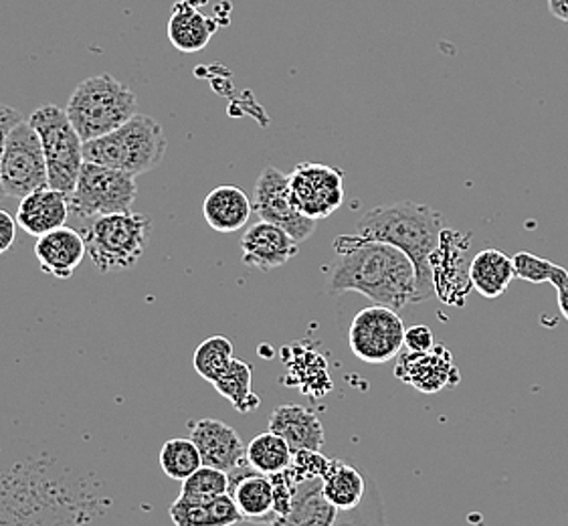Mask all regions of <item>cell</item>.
Masks as SVG:
<instances>
[{
	"mask_svg": "<svg viewBox=\"0 0 568 526\" xmlns=\"http://www.w3.org/2000/svg\"><path fill=\"white\" fill-rule=\"evenodd\" d=\"M0 186L4 196L24 199L49 186L45 152L29 120H21L7 138L0 162Z\"/></svg>",
	"mask_w": 568,
	"mask_h": 526,
	"instance_id": "9c48e42d",
	"label": "cell"
},
{
	"mask_svg": "<svg viewBox=\"0 0 568 526\" xmlns=\"http://www.w3.org/2000/svg\"><path fill=\"white\" fill-rule=\"evenodd\" d=\"M83 142L112 134L138 114L136 93L110 73L81 81L65 105Z\"/></svg>",
	"mask_w": 568,
	"mask_h": 526,
	"instance_id": "277c9868",
	"label": "cell"
},
{
	"mask_svg": "<svg viewBox=\"0 0 568 526\" xmlns=\"http://www.w3.org/2000/svg\"><path fill=\"white\" fill-rule=\"evenodd\" d=\"M558 297V310H560V314L567 318L568 322V282L562 287H558L557 290Z\"/></svg>",
	"mask_w": 568,
	"mask_h": 526,
	"instance_id": "d590c367",
	"label": "cell"
},
{
	"mask_svg": "<svg viewBox=\"0 0 568 526\" xmlns=\"http://www.w3.org/2000/svg\"><path fill=\"white\" fill-rule=\"evenodd\" d=\"M191 439L199 447L203 466L233 472L247 462V446L241 435L219 419H199L191 422Z\"/></svg>",
	"mask_w": 568,
	"mask_h": 526,
	"instance_id": "5bb4252c",
	"label": "cell"
},
{
	"mask_svg": "<svg viewBox=\"0 0 568 526\" xmlns=\"http://www.w3.org/2000/svg\"><path fill=\"white\" fill-rule=\"evenodd\" d=\"M253 213L260 221H267L277 227L287 231L297 243L310 240L316 233L314 219L306 218L297 209L292 189H290V174L277 171L275 166H265L255 189H253Z\"/></svg>",
	"mask_w": 568,
	"mask_h": 526,
	"instance_id": "8fae6325",
	"label": "cell"
},
{
	"mask_svg": "<svg viewBox=\"0 0 568 526\" xmlns=\"http://www.w3.org/2000/svg\"><path fill=\"white\" fill-rule=\"evenodd\" d=\"M233 343L227 336H211L196 346L193 355L194 371L199 377L205 378L206 383H215L227 366L233 363Z\"/></svg>",
	"mask_w": 568,
	"mask_h": 526,
	"instance_id": "83f0119b",
	"label": "cell"
},
{
	"mask_svg": "<svg viewBox=\"0 0 568 526\" xmlns=\"http://www.w3.org/2000/svg\"><path fill=\"white\" fill-rule=\"evenodd\" d=\"M548 11L558 21L568 24V0H548Z\"/></svg>",
	"mask_w": 568,
	"mask_h": 526,
	"instance_id": "e575fe53",
	"label": "cell"
},
{
	"mask_svg": "<svg viewBox=\"0 0 568 526\" xmlns=\"http://www.w3.org/2000/svg\"><path fill=\"white\" fill-rule=\"evenodd\" d=\"M332 458H326L324 454L314 452V449H302L294 454L292 462V472L296 476L297 482L310 481V478H324V474L328 472Z\"/></svg>",
	"mask_w": 568,
	"mask_h": 526,
	"instance_id": "4dcf8cb0",
	"label": "cell"
},
{
	"mask_svg": "<svg viewBox=\"0 0 568 526\" xmlns=\"http://www.w3.org/2000/svg\"><path fill=\"white\" fill-rule=\"evenodd\" d=\"M88 255V245L80 231L71 227H59L37 237L34 257L41 272L53 275L58 280H69L80 267L83 257Z\"/></svg>",
	"mask_w": 568,
	"mask_h": 526,
	"instance_id": "e0dca14e",
	"label": "cell"
},
{
	"mask_svg": "<svg viewBox=\"0 0 568 526\" xmlns=\"http://www.w3.org/2000/svg\"><path fill=\"white\" fill-rule=\"evenodd\" d=\"M435 346V336L427 324H415L405 331V348L410 353H427Z\"/></svg>",
	"mask_w": 568,
	"mask_h": 526,
	"instance_id": "1f68e13d",
	"label": "cell"
},
{
	"mask_svg": "<svg viewBox=\"0 0 568 526\" xmlns=\"http://www.w3.org/2000/svg\"><path fill=\"white\" fill-rule=\"evenodd\" d=\"M69 215H71L69 196L58 189L45 186L21 199L14 219L24 233L41 237L49 231L63 227L68 223Z\"/></svg>",
	"mask_w": 568,
	"mask_h": 526,
	"instance_id": "ac0fdd59",
	"label": "cell"
},
{
	"mask_svg": "<svg viewBox=\"0 0 568 526\" xmlns=\"http://www.w3.org/2000/svg\"><path fill=\"white\" fill-rule=\"evenodd\" d=\"M29 124L33 127L45 152L49 186L71 195L85 159L83 140L71 124L68 112L55 103H45L34 110Z\"/></svg>",
	"mask_w": 568,
	"mask_h": 526,
	"instance_id": "52a82bcc",
	"label": "cell"
},
{
	"mask_svg": "<svg viewBox=\"0 0 568 526\" xmlns=\"http://www.w3.org/2000/svg\"><path fill=\"white\" fill-rule=\"evenodd\" d=\"M445 230V219L439 211L429 205L403 201L366 211L356 221L354 235L363 240L383 241L409 257L417 270V300L420 304L435 294L432 257L442 245Z\"/></svg>",
	"mask_w": 568,
	"mask_h": 526,
	"instance_id": "7a4b0ae2",
	"label": "cell"
},
{
	"mask_svg": "<svg viewBox=\"0 0 568 526\" xmlns=\"http://www.w3.org/2000/svg\"><path fill=\"white\" fill-rule=\"evenodd\" d=\"M514 262V272L516 277L530 284H552V286L562 287L568 282V270L562 265L538 257L535 253L520 252L511 257Z\"/></svg>",
	"mask_w": 568,
	"mask_h": 526,
	"instance_id": "f1b7e54d",
	"label": "cell"
},
{
	"mask_svg": "<svg viewBox=\"0 0 568 526\" xmlns=\"http://www.w3.org/2000/svg\"><path fill=\"white\" fill-rule=\"evenodd\" d=\"M169 515L174 526H233L243 523L237 504L229 493L209 503H194L179 496Z\"/></svg>",
	"mask_w": 568,
	"mask_h": 526,
	"instance_id": "7402d4cb",
	"label": "cell"
},
{
	"mask_svg": "<svg viewBox=\"0 0 568 526\" xmlns=\"http://www.w3.org/2000/svg\"><path fill=\"white\" fill-rule=\"evenodd\" d=\"M17 219L9 211L0 209V255L9 252L17 241Z\"/></svg>",
	"mask_w": 568,
	"mask_h": 526,
	"instance_id": "836d02e7",
	"label": "cell"
},
{
	"mask_svg": "<svg viewBox=\"0 0 568 526\" xmlns=\"http://www.w3.org/2000/svg\"><path fill=\"white\" fill-rule=\"evenodd\" d=\"M169 140L152 115L136 114L112 134L83 142V159L140 176L164 161Z\"/></svg>",
	"mask_w": 568,
	"mask_h": 526,
	"instance_id": "3957f363",
	"label": "cell"
},
{
	"mask_svg": "<svg viewBox=\"0 0 568 526\" xmlns=\"http://www.w3.org/2000/svg\"><path fill=\"white\" fill-rule=\"evenodd\" d=\"M516 277L514 262L506 253L494 247H486L476 253L469 262V282L479 296L498 297L508 290L511 280Z\"/></svg>",
	"mask_w": 568,
	"mask_h": 526,
	"instance_id": "603a6c76",
	"label": "cell"
},
{
	"mask_svg": "<svg viewBox=\"0 0 568 526\" xmlns=\"http://www.w3.org/2000/svg\"><path fill=\"white\" fill-rule=\"evenodd\" d=\"M297 252L300 243L287 231L267 221L253 223L241 237L243 263L260 272H272L282 267L290 260H294Z\"/></svg>",
	"mask_w": 568,
	"mask_h": 526,
	"instance_id": "9a60e30c",
	"label": "cell"
},
{
	"mask_svg": "<svg viewBox=\"0 0 568 526\" xmlns=\"http://www.w3.org/2000/svg\"><path fill=\"white\" fill-rule=\"evenodd\" d=\"M405 331V322L397 310L373 304L361 310L351 322L348 346L358 361L383 365L397 358L403 351Z\"/></svg>",
	"mask_w": 568,
	"mask_h": 526,
	"instance_id": "30bf717a",
	"label": "cell"
},
{
	"mask_svg": "<svg viewBox=\"0 0 568 526\" xmlns=\"http://www.w3.org/2000/svg\"><path fill=\"white\" fill-rule=\"evenodd\" d=\"M336 262L326 275V294L338 296L358 292L375 304L405 310L417 300V270L405 253L358 235H338L334 240Z\"/></svg>",
	"mask_w": 568,
	"mask_h": 526,
	"instance_id": "6da1fadb",
	"label": "cell"
},
{
	"mask_svg": "<svg viewBox=\"0 0 568 526\" xmlns=\"http://www.w3.org/2000/svg\"><path fill=\"white\" fill-rule=\"evenodd\" d=\"M253 381V368L245 361L233 358V363L227 366V371L216 378L213 383L216 393L237 409L240 413L255 412L260 407L262 399L251 390Z\"/></svg>",
	"mask_w": 568,
	"mask_h": 526,
	"instance_id": "d4e9b609",
	"label": "cell"
},
{
	"mask_svg": "<svg viewBox=\"0 0 568 526\" xmlns=\"http://www.w3.org/2000/svg\"><path fill=\"white\" fill-rule=\"evenodd\" d=\"M136 176L95 162H83L80 179L69 195V211L78 219H98L132 211Z\"/></svg>",
	"mask_w": 568,
	"mask_h": 526,
	"instance_id": "ba28073f",
	"label": "cell"
},
{
	"mask_svg": "<svg viewBox=\"0 0 568 526\" xmlns=\"http://www.w3.org/2000/svg\"><path fill=\"white\" fill-rule=\"evenodd\" d=\"M270 432L284 437L285 444L292 447L294 454L302 449L320 452L326 444L324 425L318 415L294 403H285L273 409L270 415Z\"/></svg>",
	"mask_w": 568,
	"mask_h": 526,
	"instance_id": "d6986e66",
	"label": "cell"
},
{
	"mask_svg": "<svg viewBox=\"0 0 568 526\" xmlns=\"http://www.w3.org/2000/svg\"><path fill=\"white\" fill-rule=\"evenodd\" d=\"M247 462L251 468L262 472L265 476L280 474L292 466L294 452L285 444L284 437L273 432L255 435L247 446Z\"/></svg>",
	"mask_w": 568,
	"mask_h": 526,
	"instance_id": "484cf974",
	"label": "cell"
},
{
	"mask_svg": "<svg viewBox=\"0 0 568 526\" xmlns=\"http://www.w3.org/2000/svg\"><path fill=\"white\" fill-rule=\"evenodd\" d=\"M23 120V115L19 110H14L7 103H0V162H2V154H4V146H7V138L11 134L12 128L17 127ZM4 199V191L0 186V201Z\"/></svg>",
	"mask_w": 568,
	"mask_h": 526,
	"instance_id": "d6a6232c",
	"label": "cell"
},
{
	"mask_svg": "<svg viewBox=\"0 0 568 526\" xmlns=\"http://www.w3.org/2000/svg\"><path fill=\"white\" fill-rule=\"evenodd\" d=\"M215 31V19L199 11L193 0H179L172 7L169 39L182 53L203 51L211 43Z\"/></svg>",
	"mask_w": 568,
	"mask_h": 526,
	"instance_id": "44dd1931",
	"label": "cell"
},
{
	"mask_svg": "<svg viewBox=\"0 0 568 526\" xmlns=\"http://www.w3.org/2000/svg\"><path fill=\"white\" fill-rule=\"evenodd\" d=\"M395 377L427 395L454 390L462 381L449 348L439 344H435L427 353L400 351L395 363Z\"/></svg>",
	"mask_w": 568,
	"mask_h": 526,
	"instance_id": "4fadbf2b",
	"label": "cell"
},
{
	"mask_svg": "<svg viewBox=\"0 0 568 526\" xmlns=\"http://www.w3.org/2000/svg\"><path fill=\"white\" fill-rule=\"evenodd\" d=\"M297 209L314 221L334 215L344 205V172L322 162H302L290 174Z\"/></svg>",
	"mask_w": 568,
	"mask_h": 526,
	"instance_id": "7c38bea8",
	"label": "cell"
},
{
	"mask_svg": "<svg viewBox=\"0 0 568 526\" xmlns=\"http://www.w3.org/2000/svg\"><path fill=\"white\" fill-rule=\"evenodd\" d=\"M160 468L174 482H184L203 466L199 447L191 437H171L160 449Z\"/></svg>",
	"mask_w": 568,
	"mask_h": 526,
	"instance_id": "4316f807",
	"label": "cell"
},
{
	"mask_svg": "<svg viewBox=\"0 0 568 526\" xmlns=\"http://www.w3.org/2000/svg\"><path fill=\"white\" fill-rule=\"evenodd\" d=\"M229 494L233 496L241 518L245 523L265 526L272 525L277 518L272 478L251 468L250 462L229 472Z\"/></svg>",
	"mask_w": 568,
	"mask_h": 526,
	"instance_id": "2e32d148",
	"label": "cell"
},
{
	"mask_svg": "<svg viewBox=\"0 0 568 526\" xmlns=\"http://www.w3.org/2000/svg\"><path fill=\"white\" fill-rule=\"evenodd\" d=\"M368 474L341 459H332L328 472L322 478V493L332 506L353 510L363 503Z\"/></svg>",
	"mask_w": 568,
	"mask_h": 526,
	"instance_id": "cb8c5ba5",
	"label": "cell"
},
{
	"mask_svg": "<svg viewBox=\"0 0 568 526\" xmlns=\"http://www.w3.org/2000/svg\"><path fill=\"white\" fill-rule=\"evenodd\" d=\"M152 235V218L124 211L98 218L83 233L91 263L102 272L134 267L146 253Z\"/></svg>",
	"mask_w": 568,
	"mask_h": 526,
	"instance_id": "5b68a950",
	"label": "cell"
},
{
	"mask_svg": "<svg viewBox=\"0 0 568 526\" xmlns=\"http://www.w3.org/2000/svg\"><path fill=\"white\" fill-rule=\"evenodd\" d=\"M265 526H388L385 503L368 476L363 503L353 510L336 508L324 498L322 478L297 482L292 510Z\"/></svg>",
	"mask_w": 568,
	"mask_h": 526,
	"instance_id": "8992f818",
	"label": "cell"
},
{
	"mask_svg": "<svg viewBox=\"0 0 568 526\" xmlns=\"http://www.w3.org/2000/svg\"><path fill=\"white\" fill-rule=\"evenodd\" d=\"M229 493V474L223 469L211 468V466H201L182 482L181 498L194 500V503H209L221 494Z\"/></svg>",
	"mask_w": 568,
	"mask_h": 526,
	"instance_id": "f546056e",
	"label": "cell"
},
{
	"mask_svg": "<svg viewBox=\"0 0 568 526\" xmlns=\"http://www.w3.org/2000/svg\"><path fill=\"white\" fill-rule=\"evenodd\" d=\"M253 203L245 191L233 184L216 186L203 203L206 225L216 233H235L250 223Z\"/></svg>",
	"mask_w": 568,
	"mask_h": 526,
	"instance_id": "ffe728a7",
	"label": "cell"
}]
</instances>
